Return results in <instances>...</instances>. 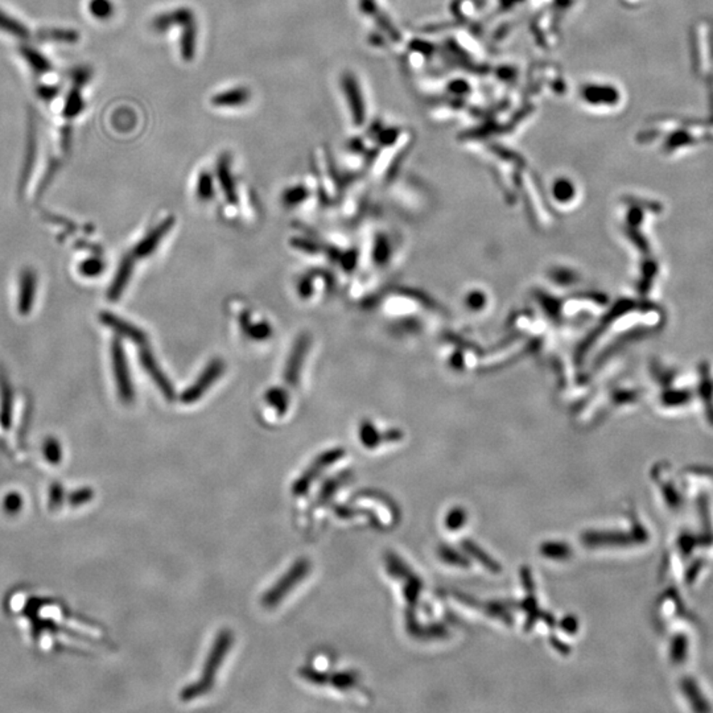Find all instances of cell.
Segmentation results:
<instances>
[{"instance_id": "6da1fadb", "label": "cell", "mask_w": 713, "mask_h": 713, "mask_svg": "<svg viewBox=\"0 0 713 713\" xmlns=\"http://www.w3.org/2000/svg\"><path fill=\"white\" fill-rule=\"evenodd\" d=\"M232 643H234V634L231 633V630L225 629L218 633L211 646V652L208 654L200 678L181 691L180 697L182 702H191L209 693L214 687L218 670L230 652Z\"/></svg>"}, {"instance_id": "7a4b0ae2", "label": "cell", "mask_w": 713, "mask_h": 713, "mask_svg": "<svg viewBox=\"0 0 713 713\" xmlns=\"http://www.w3.org/2000/svg\"><path fill=\"white\" fill-rule=\"evenodd\" d=\"M311 572V562L308 559H299L292 564L291 568L281 576L261 597V605L267 609H272L290 594L302 583Z\"/></svg>"}, {"instance_id": "3957f363", "label": "cell", "mask_w": 713, "mask_h": 713, "mask_svg": "<svg viewBox=\"0 0 713 713\" xmlns=\"http://www.w3.org/2000/svg\"><path fill=\"white\" fill-rule=\"evenodd\" d=\"M343 454H345V452H343L342 448H334V449H331V451L322 453L314 461L312 462L310 468L302 473V476L295 481L293 486H292L293 495H302V494L308 492V489L311 488L313 481L322 474V469L329 468L333 464H336L338 460H341Z\"/></svg>"}, {"instance_id": "277c9868", "label": "cell", "mask_w": 713, "mask_h": 713, "mask_svg": "<svg viewBox=\"0 0 713 713\" xmlns=\"http://www.w3.org/2000/svg\"><path fill=\"white\" fill-rule=\"evenodd\" d=\"M111 362L119 396L123 402H131L134 399V387L131 381L130 370L121 342L117 340H114L111 345Z\"/></svg>"}, {"instance_id": "5b68a950", "label": "cell", "mask_w": 713, "mask_h": 713, "mask_svg": "<svg viewBox=\"0 0 713 713\" xmlns=\"http://www.w3.org/2000/svg\"><path fill=\"white\" fill-rule=\"evenodd\" d=\"M223 369H225L223 362L220 360L211 361L205 367V370L199 377V379L191 384V387L182 394V396H181L182 403L191 404V403L197 402L202 395L209 390L211 384L221 377Z\"/></svg>"}, {"instance_id": "8992f818", "label": "cell", "mask_w": 713, "mask_h": 713, "mask_svg": "<svg viewBox=\"0 0 713 713\" xmlns=\"http://www.w3.org/2000/svg\"><path fill=\"white\" fill-rule=\"evenodd\" d=\"M341 86L343 94L346 97L348 105L350 107L352 118L357 126H361L365 122V102L362 97L361 88L358 81L352 73H345L342 76Z\"/></svg>"}, {"instance_id": "52a82bcc", "label": "cell", "mask_w": 713, "mask_h": 713, "mask_svg": "<svg viewBox=\"0 0 713 713\" xmlns=\"http://www.w3.org/2000/svg\"><path fill=\"white\" fill-rule=\"evenodd\" d=\"M193 21H196L193 11L188 7H180V8H175V10L158 15L152 20L151 27L155 32L163 33V32L171 30L173 27L182 28Z\"/></svg>"}, {"instance_id": "ba28073f", "label": "cell", "mask_w": 713, "mask_h": 713, "mask_svg": "<svg viewBox=\"0 0 713 713\" xmlns=\"http://www.w3.org/2000/svg\"><path fill=\"white\" fill-rule=\"evenodd\" d=\"M141 366L144 367V370L148 372L151 375L152 381L158 384V387L160 389V391L163 392V395L168 399V401H172L175 398V391H173V387H172L171 382L167 379L165 374L163 372L159 365L155 361L153 355H152L151 350L150 349H143L141 352Z\"/></svg>"}, {"instance_id": "9c48e42d", "label": "cell", "mask_w": 713, "mask_h": 713, "mask_svg": "<svg viewBox=\"0 0 713 713\" xmlns=\"http://www.w3.org/2000/svg\"><path fill=\"white\" fill-rule=\"evenodd\" d=\"M37 290V278L32 270H25L21 273L19 283V297H18V308L19 313L27 316L33 308L35 297Z\"/></svg>"}, {"instance_id": "30bf717a", "label": "cell", "mask_w": 713, "mask_h": 713, "mask_svg": "<svg viewBox=\"0 0 713 713\" xmlns=\"http://www.w3.org/2000/svg\"><path fill=\"white\" fill-rule=\"evenodd\" d=\"M300 675L304 679L310 680L311 683L316 684H331L336 688H350L355 683V676L350 673H338L333 675L320 673L319 671H313L310 668H302Z\"/></svg>"}, {"instance_id": "8fae6325", "label": "cell", "mask_w": 713, "mask_h": 713, "mask_svg": "<svg viewBox=\"0 0 713 713\" xmlns=\"http://www.w3.org/2000/svg\"><path fill=\"white\" fill-rule=\"evenodd\" d=\"M308 348H310L308 336H302L296 342L291 355L288 358V362H287V367L284 372V378L287 379V382H297L299 372L302 369V361L305 358V353L308 350Z\"/></svg>"}, {"instance_id": "7c38bea8", "label": "cell", "mask_w": 713, "mask_h": 713, "mask_svg": "<svg viewBox=\"0 0 713 713\" xmlns=\"http://www.w3.org/2000/svg\"><path fill=\"white\" fill-rule=\"evenodd\" d=\"M101 320L105 325H107L109 328H111L112 331H118L122 336L130 338L131 341L136 342V343H143V342L147 340L146 334L135 325H132L129 322H124L122 320L121 317L112 314V313H102Z\"/></svg>"}, {"instance_id": "4fadbf2b", "label": "cell", "mask_w": 713, "mask_h": 713, "mask_svg": "<svg viewBox=\"0 0 713 713\" xmlns=\"http://www.w3.org/2000/svg\"><path fill=\"white\" fill-rule=\"evenodd\" d=\"M172 226H173V218H167L165 221L161 222L159 226H156L153 230L141 241V243L135 247L134 250V254L135 257H139V258H143V257H147L150 255L152 252L156 250L158 244L160 243L163 237H165V234L168 231L171 230Z\"/></svg>"}, {"instance_id": "5bb4252c", "label": "cell", "mask_w": 713, "mask_h": 713, "mask_svg": "<svg viewBox=\"0 0 713 713\" xmlns=\"http://www.w3.org/2000/svg\"><path fill=\"white\" fill-rule=\"evenodd\" d=\"M252 100V91L247 88H234L221 91L211 97V105L216 107H240Z\"/></svg>"}, {"instance_id": "9a60e30c", "label": "cell", "mask_w": 713, "mask_h": 713, "mask_svg": "<svg viewBox=\"0 0 713 713\" xmlns=\"http://www.w3.org/2000/svg\"><path fill=\"white\" fill-rule=\"evenodd\" d=\"M19 52H20L21 57L28 64L32 71H35L36 74L44 76L53 69L51 61L48 60L47 56H44L39 49L30 47V45H21Z\"/></svg>"}, {"instance_id": "2e32d148", "label": "cell", "mask_w": 713, "mask_h": 713, "mask_svg": "<svg viewBox=\"0 0 713 713\" xmlns=\"http://www.w3.org/2000/svg\"><path fill=\"white\" fill-rule=\"evenodd\" d=\"M197 48V24L196 21L181 28L180 53L182 60L189 62L196 56Z\"/></svg>"}, {"instance_id": "e0dca14e", "label": "cell", "mask_w": 713, "mask_h": 713, "mask_svg": "<svg viewBox=\"0 0 713 713\" xmlns=\"http://www.w3.org/2000/svg\"><path fill=\"white\" fill-rule=\"evenodd\" d=\"M132 269H134V259L132 258H124L122 261L119 270L117 272L112 284H111L110 291H109V297H110L111 300H117L122 293H123L126 285L130 281Z\"/></svg>"}, {"instance_id": "ac0fdd59", "label": "cell", "mask_w": 713, "mask_h": 713, "mask_svg": "<svg viewBox=\"0 0 713 713\" xmlns=\"http://www.w3.org/2000/svg\"><path fill=\"white\" fill-rule=\"evenodd\" d=\"M0 30L19 40H27L30 36V30L24 23L3 10H0Z\"/></svg>"}, {"instance_id": "d6986e66", "label": "cell", "mask_w": 713, "mask_h": 713, "mask_svg": "<svg viewBox=\"0 0 713 713\" xmlns=\"http://www.w3.org/2000/svg\"><path fill=\"white\" fill-rule=\"evenodd\" d=\"M37 37L40 41H53L61 44H76L81 39L80 32L71 28H48L39 30Z\"/></svg>"}, {"instance_id": "ffe728a7", "label": "cell", "mask_w": 713, "mask_h": 713, "mask_svg": "<svg viewBox=\"0 0 713 713\" xmlns=\"http://www.w3.org/2000/svg\"><path fill=\"white\" fill-rule=\"evenodd\" d=\"M217 176L221 182L222 189L226 194V199L230 202H237V191L234 185V179L231 176L230 163L228 156H221L217 164Z\"/></svg>"}, {"instance_id": "44dd1931", "label": "cell", "mask_w": 713, "mask_h": 713, "mask_svg": "<svg viewBox=\"0 0 713 713\" xmlns=\"http://www.w3.org/2000/svg\"><path fill=\"white\" fill-rule=\"evenodd\" d=\"M85 106L86 105H85V100H83V97L81 94L80 88L73 86L71 91L68 93V95H66V100H65L64 107H62V115L66 119L77 118L81 112L85 110Z\"/></svg>"}, {"instance_id": "7402d4cb", "label": "cell", "mask_w": 713, "mask_h": 713, "mask_svg": "<svg viewBox=\"0 0 713 713\" xmlns=\"http://www.w3.org/2000/svg\"><path fill=\"white\" fill-rule=\"evenodd\" d=\"M36 153H37L36 130L35 129H30V131H28V141H27V153H25V161H24V168H23V180H21L23 185L28 180L30 172L32 171L33 164H35V160H36Z\"/></svg>"}, {"instance_id": "603a6c76", "label": "cell", "mask_w": 713, "mask_h": 713, "mask_svg": "<svg viewBox=\"0 0 713 713\" xmlns=\"http://www.w3.org/2000/svg\"><path fill=\"white\" fill-rule=\"evenodd\" d=\"M88 8L91 16L97 20H109L115 13V6L111 0H90Z\"/></svg>"}, {"instance_id": "cb8c5ba5", "label": "cell", "mask_w": 713, "mask_h": 713, "mask_svg": "<svg viewBox=\"0 0 713 713\" xmlns=\"http://www.w3.org/2000/svg\"><path fill=\"white\" fill-rule=\"evenodd\" d=\"M93 74H94V71L90 66H77V68L71 69V80L73 86L82 89L83 86H86L90 82Z\"/></svg>"}, {"instance_id": "d4e9b609", "label": "cell", "mask_w": 713, "mask_h": 713, "mask_svg": "<svg viewBox=\"0 0 713 713\" xmlns=\"http://www.w3.org/2000/svg\"><path fill=\"white\" fill-rule=\"evenodd\" d=\"M197 193L201 199H211L213 194V180L209 173L204 172L197 181Z\"/></svg>"}, {"instance_id": "484cf974", "label": "cell", "mask_w": 713, "mask_h": 713, "mask_svg": "<svg viewBox=\"0 0 713 713\" xmlns=\"http://www.w3.org/2000/svg\"><path fill=\"white\" fill-rule=\"evenodd\" d=\"M80 271L85 276H97L103 271V263L100 259H89L81 264Z\"/></svg>"}, {"instance_id": "4316f807", "label": "cell", "mask_w": 713, "mask_h": 713, "mask_svg": "<svg viewBox=\"0 0 713 713\" xmlns=\"http://www.w3.org/2000/svg\"><path fill=\"white\" fill-rule=\"evenodd\" d=\"M36 93L41 101L49 103L54 98H57V95L60 94V88L56 85H39Z\"/></svg>"}, {"instance_id": "83f0119b", "label": "cell", "mask_w": 713, "mask_h": 713, "mask_svg": "<svg viewBox=\"0 0 713 713\" xmlns=\"http://www.w3.org/2000/svg\"><path fill=\"white\" fill-rule=\"evenodd\" d=\"M305 197H307V189L304 187H293L287 191L285 196H284V200L290 204H297V202L302 201Z\"/></svg>"}, {"instance_id": "f1b7e54d", "label": "cell", "mask_w": 713, "mask_h": 713, "mask_svg": "<svg viewBox=\"0 0 713 713\" xmlns=\"http://www.w3.org/2000/svg\"><path fill=\"white\" fill-rule=\"evenodd\" d=\"M360 8L363 13H372L375 11L374 0H360Z\"/></svg>"}]
</instances>
